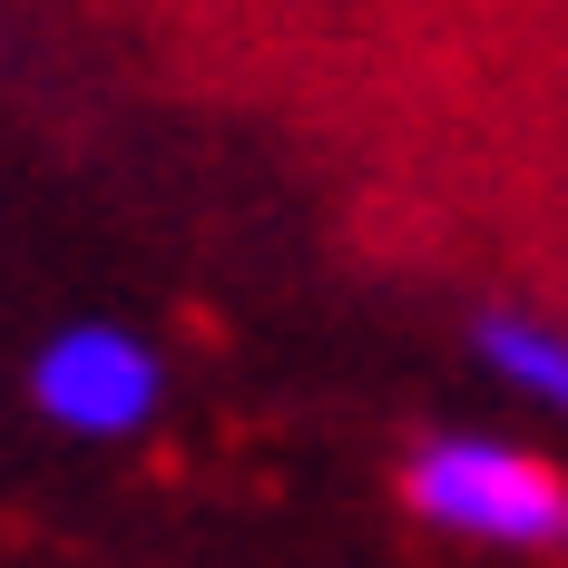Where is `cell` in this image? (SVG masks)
<instances>
[{
    "instance_id": "6da1fadb",
    "label": "cell",
    "mask_w": 568,
    "mask_h": 568,
    "mask_svg": "<svg viewBox=\"0 0 568 568\" xmlns=\"http://www.w3.org/2000/svg\"><path fill=\"white\" fill-rule=\"evenodd\" d=\"M412 510L452 539H500V549H549L568 539V480L539 452H510L490 432H452L412 452Z\"/></svg>"
},
{
    "instance_id": "7a4b0ae2",
    "label": "cell",
    "mask_w": 568,
    "mask_h": 568,
    "mask_svg": "<svg viewBox=\"0 0 568 568\" xmlns=\"http://www.w3.org/2000/svg\"><path fill=\"white\" fill-rule=\"evenodd\" d=\"M158 383H168L158 353L128 334V324H59V334L40 343V363H30L40 422L79 432V442H128V432H148Z\"/></svg>"
},
{
    "instance_id": "3957f363",
    "label": "cell",
    "mask_w": 568,
    "mask_h": 568,
    "mask_svg": "<svg viewBox=\"0 0 568 568\" xmlns=\"http://www.w3.org/2000/svg\"><path fill=\"white\" fill-rule=\"evenodd\" d=\"M470 343H480V363H490L519 402H539V412L568 422V334L559 324H539V314H480Z\"/></svg>"
}]
</instances>
